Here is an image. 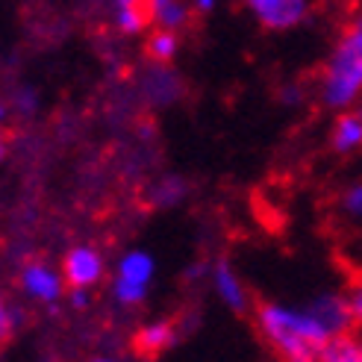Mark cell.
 <instances>
[{"instance_id": "6da1fadb", "label": "cell", "mask_w": 362, "mask_h": 362, "mask_svg": "<svg viewBox=\"0 0 362 362\" xmlns=\"http://www.w3.org/2000/svg\"><path fill=\"white\" fill-rule=\"evenodd\" d=\"M257 330L280 362L318 359L330 339L354 333L348 295L321 292L306 303L265 300L257 306Z\"/></svg>"}, {"instance_id": "7a4b0ae2", "label": "cell", "mask_w": 362, "mask_h": 362, "mask_svg": "<svg viewBox=\"0 0 362 362\" xmlns=\"http://www.w3.org/2000/svg\"><path fill=\"white\" fill-rule=\"evenodd\" d=\"M359 95H362V12L339 35L321 83V98L330 110H345Z\"/></svg>"}, {"instance_id": "3957f363", "label": "cell", "mask_w": 362, "mask_h": 362, "mask_svg": "<svg viewBox=\"0 0 362 362\" xmlns=\"http://www.w3.org/2000/svg\"><path fill=\"white\" fill-rule=\"evenodd\" d=\"M156 274V259L148 250H127L115 265V277H112V298L121 306H139L144 303L151 292V283Z\"/></svg>"}, {"instance_id": "277c9868", "label": "cell", "mask_w": 362, "mask_h": 362, "mask_svg": "<svg viewBox=\"0 0 362 362\" xmlns=\"http://www.w3.org/2000/svg\"><path fill=\"white\" fill-rule=\"evenodd\" d=\"M106 274L100 250L92 245H77L62 259V280L68 288H95Z\"/></svg>"}, {"instance_id": "5b68a950", "label": "cell", "mask_w": 362, "mask_h": 362, "mask_svg": "<svg viewBox=\"0 0 362 362\" xmlns=\"http://www.w3.org/2000/svg\"><path fill=\"white\" fill-rule=\"evenodd\" d=\"M265 30H292L310 15V0H245Z\"/></svg>"}, {"instance_id": "8992f818", "label": "cell", "mask_w": 362, "mask_h": 362, "mask_svg": "<svg viewBox=\"0 0 362 362\" xmlns=\"http://www.w3.org/2000/svg\"><path fill=\"white\" fill-rule=\"evenodd\" d=\"M21 286H24V292L33 298V300H39V303H57L65 292V280H62V271L57 268H50L45 262H30L24 265L21 271Z\"/></svg>"}, {"instance_id": "52a82bcc", "label": "cell", "mask_w": 362, "mask_h": 362, "mask_svg": "<svg viewBox=\"0 0 362 362\" xmlns=\"http://www.w3.org/2000/svg\"><path fill=\"white\" fill-rule=\"evenodd\" d=\"M212 288H215V295H218V300L233 313H245L250 306L247 288H245L242 277L236 274V268H233L227 259H218L212 265Z\"/></svg>"}, {"instance_id": "ba28073f", "label": "cell", "mask_w": 362, "mask_h": 362, "mask_svg": "<svg viewBox=\"0 0 362 362\" xmlns=\"http://www.w3.org/2000/svg\"><path fill=\"white\" fill-rule=\"evenodd\" d=\"M174 341H177V327H174V321H168V318L148 321V324H144V327L136 333V348H139V354H148V356L168 351Z\"/></svg>"}, {"instance_id": "9c48e42d", "label": "cell", "mask_w": 362, "mask_h": 362, "mask_svg": "<svg viewBox=\"0 0 362 362\" xmlns=\"http://www.w3.org/2000/svg\"><path fill=\"white\" fill-rule=\"evenodd\" d=\"M115 24L127 35H136V33L148 30V27H156L153 4H151V0H133V4H127V6H118Z\"/></svg>"}, {"instance_id": "30bf717a", "label": "cell", "mask_w": 362, "mask_h": 362, "mask_svg": "<svg viewBox=\"0 0 362 362\" xmlns=\"http://www.w3.org/2000/svg\"><path fill=\"white\" fill-rule=\"evenodd\" d=\"M333 148L336 153H351L362 148V115L359 112H345L339 115L333 127Z\"/></svg>"}, {"instance_id": "8fae6325", "label": "cell", "mask_w": 362, "mask_h": 362, "mask_svg": "<svg viewBox=\"0 0 362 362\" xmlns=\"http://www.w3.org/2000/svg\"><path fill=\"white\" fill-rule=\"evenodd\" d=\"M318 362H362V348H359V336L345 333L330 339L327 345L321 348Z\"/></svg>"}, {"instance_id": "7c38bea8", "label": "cell", "mask_w": 362, "mask_h": 362, "mask_svg": "<svg viewBox=\"0 0 362 362\" xmlns=\"http://www.w3.org/2000/svg\"><path fill=\"white\" fill-rule=\"evenodd\" d=\"M144 53H148V59L151 62H159V65H165L177 57V33L174 30H153L148 35V45H144Z\"/></svg>"}, {"instance_id": "4fadbf2b", "label": "cell", "mask_w": 362, "mask_h": 362, "mask_svg": "<svg viewBox=\"0 0 362 362\" xmlns=\"http://www.w3.org/2000/svg\"><path fill=\"white\" fill-rule=\"evenodd\" d=\"M153 4V18H156V27L162 30H180L189 21V6L180 4V0H151Z\"/></svg>"}, {"instance_id": "5bb4252c", "label": "cell", "mask_w": 362, "mask_h": 362, "mask_svg": "<svg viewBox=\"0 0 362 362\" xmlns=\"http://www.w3.org/2000/svg\"><path fill=\"white\" fill-rule=\"evenodd\" d=\"M18 324H21V315H18V310L0 298V341L12 339V333L18 330Z\"/></svg>"}, {"instance_id": "9a60e30c", "label": "cell", "mask_w": 362, "mask_h": 362, "mask_svg": "<svg viewBox=\"0 0 362 362\" xmlns=\"http://www.w3.org/2000/svg\"><path fill=\"white\" fill-rule=\"evenodd\" d=\"M348 306H351V315H354V327L362 330V274L348 288Z\"/></svg>"}, {"instance_id": "2e32d148", "label": "cell", "mask_w": 362, "mask_h": 362, "mask_svg": "<svg viewBox=\"0 0 362 362\" xmlns=\"http://www.w3.org/2000/svg\"><path fill=\"white\" fill-rule=\"evenodd\" d=\"M341 209H345L351 218L362 221V183H356L345 192V197H341Z\"/></svg>"}, {"instance_id": "e0dca14e", "label": "cell", "mask_w": 362, "mask_h": 362, "mask_svg": "<svg viewBox=\"0 0 362 362\" xmlns=\"http://www.w3.org/2000/svg\"><path fill=\"white\" fill-rule=\"evenodd\" d=\"M71 303L80 306V310H86L88 306V288H71Z\"/></svg>"}, {"instance_id": "ac0fdd59", "label": "cell", "mask_w": 362, "mask_h": 362, "mask_svg": "<svg viewBox=\"0 0 362 362\" xmlns=\"http://www.w3.org/2000/svg\"><path fill=\"white\" fill-rule=\"evenodd\" d=\"M212 6H215V0H194L197 12H212Z\"/></svg>"}, {"instance_id": "d6986e66", "label": "cell", "mask_w": 362, "mask_h": 362, "mask_svg": "<svg viewBox=\"0 0 362 362\" xmlns=\"http://www.w3.org/2000/svg\"><path fill=\"white\" fill-rule=\"evenodd\" d=\"M4 156H6V133L0 130V159H4Z\"/></svg>"}, {"instance_id": "ffe728a7", "label": "cell", "mask_w": 362, "mask_h": 362, "mask_svg": "<svg viewBox=\"0 0 362 362\" xmlns=\"http://www.w3.org/2000/svg\"><path fill=\"white\" fill-rule=\"evenodd\" d=\"M92 362H118V359H112V356H95Z\"/></svg>"}, {"instance_id": "44dd1931", "label": "cell", "mask_w": 362, "mask_h": 362, "mask_svg": "<svg viewBox=\"0 0 362 362\" xmlns=\"http://www.w3.org/2000/svg\"><path fill=\"white\" fill-rule=\"evenodd\" d=\"M127 4H133V0H115V6H127Z\"/></svg>"}, {"instance_id": "7402d4cb", "label": "cell", "mask_w": 362, "mask_h": 362, "mask_svg": "<svg viewBox=\"0 0 362 362\" xmlns=\"http://www.w3.org/2000/svg\"><path fill=\"white\" fill-rule=\"evenodd\" d=\"M6 115V106H0V118H4Z\"/></svg>"}, {"instance_id": "603a6c76", "label": "cell", "mask_w": 362, "mask_h": 362, "mask_svg": "<svg viewBox=\"0 0 362 362\" xmlns=\"http://www.w3.org/2000/svg\"><path fill=\"white\" fill-rule=\"evenodd\" d=\"M303 362H318V359H303Z\"/></svg>"}, {"instance_id": "cb8c5ba5", "label": "cell", "mask_w": 362, "mask_h": 362, "mask_svg": "<svg viewBox=\"0 0 362 362\" xmlns=\"http://www.w3.org/2000/svg\"><path fill=\"white\" fill-rule=\"evenodd\" d=\"M356 112H359V115H362V106H359V110H356Z\"/></svg>"}, {"instance_id": "d4e9b609", "label": "cell", "mask_w": 362, "mask_h": 362, "mask_svg": "<svg viewBox=\"0 0 362 362\" xmlns=\"http://www.w3.org/2000/svg\"><path fill=\"white\" fill-rule=\"evenodd\" d=\"M359 348H362V336H359Z\"/></svg>"}]
</instances>
